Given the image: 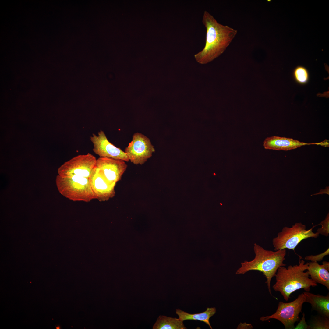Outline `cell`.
<instances>
[{"label":"cell","mask_w":329,"mask_h":329,"mask_svg":"<svg viewBox=\"0 0 329 329\" xmlns=\"http://www.w3.org/2000/svg\"><path fill=\"white\" fill-rule=\"evenodd\" d=\"M325 194H327L328 195H329V187L328 186H327V187H326L325 189H321L320 190V192H319L318 193H316V194H314L311 195V196L312 195H317V194H325Z\"/></svg>","instance_id":"603a6c76"},{"label":"cell","mask_w":329,"mask_h":329,"mask_svg":"<svg viewBox=\"0 0 329 329\" xmlns=\"http://www.w3.org/2000/svg\"><path fill=\"white\" fill-rule=\"evenodd\" d=\"M254 250L255 254L252 260L245 261L241 263V266L236 272L237 274H243L251 270L258 271L262 272L266 277L267 288L272 295L271 290V282L275 277L278 269L285 266L283 263L286 254V249L273 251L266 250L259 245L255 243Z\"/></svg>","instance_id":"3957f363"},{"label":"cell","mask_w":329,"mask_h":329,"mask_svg":"<svg viewBox=\"0 0 329 329\" xmlns=\"http://www.w3.org/2000/svg\"><path fill=\"white\" fill-rule=\"evenodd\" d=\"M55 182L59 193L72 201L89 202L96 199L88 178L77 175L63 177L58 175Z\"/></svg>","instance_id":"277c9868"},{"label":"cell","mask_w":329,"mask_h":329,"mask_svg":"<svg viewBox=\"0 0 329 329\" xmlns=\"http://www.w3.org/2000/svg\"><path fill=\"white\" fill-rule=\"evenodd\" d=\"M95 166L106 179L111 183H116L119 181L127 167L123 160L102 157L97 159Z\"/></svg>","instance_id":"8fae6325"},{"label":"cell","mask_w":329,"mask_h":329,"mask_svg":"<svg viewBox=\"0 0 329 329\" xmlns=\"http://www.w3.org/2000/svg\"><path fill=\"white\" fill-rule=\"evenodd\" d=\"M329 248L324 253L317 255H310L305 257L306 260L311 261V262L320 261L322 260L324 257L329 255Z\"/></svg>","instance_id":"ffe728a7"},{"label":"cell","mask_w":329,"mask_h":329,"mask_svg":"<svg viewBox=\"0 0 329 329\" xmlns=\"http://www.w3.org/2000/svg\"><path fill=\"white\" fill-rule=\"evenodd\" d=\"M307 271L311 279L329 290V263L324 261L322 265L317 262L309 263Z\"/></svg>","instance_id":"4fadbf2b"},{"label":"cell","mask_w":329,"mask_h":329,"mask_svg":"<svg viewBox=\"0 0 329 329\" xmlns=\"http://www.w3.org/2000/svg\"><path fill=\"white\" fill-rule=\"evenodd\" d=\"M216 312L215 307L207 308L205 311L198 313L191 314L184 312L181 310L176 309V313L178 316L179 319L183 321L187 320H193L203 321L207 324L210 328L212 329L209 320Z\"/></svg>","instance_id":"9a60e30c"},{"label":"cell","mask_w":329,"mask_h":329,"mask_svg":"<svg viewBox=\"0 0 329 329\" xmlns=\"http://www.w3.org/2000/svg\"><path fill=\"white\" fill-rule=\"evenodd\" d=\"M316 225L309 229L301 223H296L292 227H285L277 236L273 238L272 243L274 250L288 249L295 251V249L301 241L309 238H317L319 234L313 230Z\"/></svg>","instance_id":"5b68a950"},{"label":"cell","mask_w":329,"mask_h":329,"mask_svg":"<svg viewBox=\"0 0 329 329\" xmlns=\"http://www.w3.org/2000/svg\"><path fill=\"white\" fill-rule=\"evenodd\" d=\"M153 329H185L183 321L179 318L160 315L153 326Z\"/></svg>","instance_id":"2e32d148"},{"label":"cell","mask_w":329,"mask_h":329,"mask_svg":"<svg viewBox=\"0 0 329 329\" xmlns=\"http://www.w3.org/2000/svg\"><path fill=\"white\" fill-rule=\"evenodd\" d=\"M314 144L321 145L322 142L308 143L292 138L274 136L267 138L263 142V145L264 148L267 149L287 151L302 146Z\"/></svg>","instance_id":"7c38bea8"},{"label":"cell","mask_w":329,"mask_h":329,"mask_svg":"<svg viewBox=\"0 0 329 329\" xmlns=\"http://www.w3.org/2000/svg\"><path fill=\"white\" fill-rule=\"evenodd\" d=\"M308 325L309 329H329V317L320 315L313 317Z\"/></svg>","instance_id":"e0dca14e"},{"label":"cell","mask_w":329,"mask_h":329,"mask_svg":"<svg viewBox=\"0 0 329 329\" xmlns=\"http://www.w3.org/2000/svg\"><path fill=\"white\" fill-rule=\"evenodd\" d=\"M237 329H252L253 328V327L251 324H248L246 323H240L238 325Z\"/></svg>","instance_id":"7402d4cb"},{"label":"cell","mask_w":329,"mask_h":329,"mask_svg":"<svg viewBox=\"0 0 329 329\" xmlns=\"http://www.w3.org/2000/svg\"><path fill=\"white\" fill-rule=\"evenodd\" d=\"M90 140L93 145V151L99 157L129 161L126 153L111 143L102 130L99 131L97 135L93 134Z\"/></svg>","instance_id":"9c48e42d"},{"label":"cell","mask_w":329,"mask_h":329,"mask_svg":"<svg viewBox=\"0 0 329 329\" xmlns=\"http://www.w3.org/2000/svg\"><path fill=\"white\" fill-rule=\"evenodd\" d=\"M155 150L149 139L143 134L136 133L126 148L125 152L129 161L136 165H142L151 157Z\"/></svg>","instance_id":"ba28073f"},{"label":"cell","mask_w":329,"mask_h":329,"mask_svg":"<svg viewBox=\"0 0 329 329\" xmlns=\"http://www.w3.org/2000/svg\"><path fill=\"white\" fill-rule=\"evenodd\" d=\"M303 293L306 297V302L311 304L313 310L321 316L329 317V293L326 296H323L309 292L305 291Z\"/></svg>","instance_id":"5bb4252c"},{"label":"cell","mask_w":329,"mask_h":329,"mask_svg":"<svg viewBox=\"0 0 329 329\" xmlns=\"http://www.w3.org/2000/svg\"><path fill=\"white\" fill-rule=\"evenodd\" d=\"M202 21L206 30L205 44L194 57L199 63L205 64L225 51L236 36L237 30L218 23L207 11L204 12Z\"/></svg>","instance_id":"6da1fadb"},{"label":"cell","mask_w":329,"mask_h":329,"mask_svg":"<svg viewBox=\"0 0 329 329\" xmlns=\"http://www.w3.org/2000/svg\"><path fill=\"white\" fill-rule=\"evenodd\" d=\"M309 263L305 264L303 260L300 259L299 264L279 268L275 275L276 282L272 288L275 291L279 292L284 299L288 301L291 294L296 291L304 289L309 292L311 287H315L317 283L309 278L307 271Z\"/></svg>","instance_id":"7a4b0ae2"},{"label":"cell","mask_w":329,"mask_h":329,"mask_svg":"<svg viewBox=\"0 0 329 329\" xmlns=\"http://www.w3.org/2000/svg\"><path fill=\"white\" fill-rule=\"evenodd\" d=\"M293 76L295 81L300 84H306L309 80L308 71L303 66H299L295 67L293 70Z\"/></svg>","instance_id":"ac0fdd59"},{"label":"cell","mask_w":329,"mask_h":329,"mask_svg":"<svg viewBox=\"0 0 329 329\" xmlns=\"http://www.w3.org/2000/svg\"><path fill=\"white\" fill-rule=\"evenodd\" d=\"M300 322L298 323V324L295 327L294 329H309V327L308 324H307L306 322L305 318V314L304 313L303 314L301 320H300Z\"/></svg>","instance_id":"44dd1931"},{"label":"cell","mask_w":329,"mask_h":329,"mask_svg":"<svg viewBox=\"0 0 329 329\" xmlns=\"http://www.w3.org/2000/svg\"><path fill=\"white\" fill-rule=\"evenodd\" d=\"M89 179L96 199L100 202L107 201L115 196L116 183H111L108 181L95 166Z\"/></svg>","instance_id":"30bf717a"},{"label":"cell","mask_w":329,"mask_h":329,"mask_svg":"<svg viewBox=\"0 0 329 329\" xmlns=\"http://www.w3.org/2000/svg\"><path fill=\"white\" fill-rule=\"evenodd\" d=\"M97 159L90 153L76 156L58 168V175L63 177L77 175L89 178L95 167Z\"/></svg>","instance_id":"52a82bcc"},{"label":"cell","mask_w":329,"mask_h":329,"mask_svg":"<svg viewBox=\"0 0 329 329\" xmlns=\"http://www.w3.org/2000/svg\"><path fill=\"white\" fill-rule=\"evenodd\" d=\"M321 227L317 230V232L322 235L327 237L329 235V213L327 215L324 220L320 224Z\"/></svg>","instance_id":"d6986e66"},{"label":"cell","mask_w":329,"mask_h":329,"mask_svg":"<svg viewBox=\"0 0 329 329\" xmlns=\"http://www.w3.org/2000/svg\"><path fill=\"white\" fill-rule=\"evenodd\" d=\"M306 301L305 295L302 293L292 302L285 303L280 301L274 313L270 316H262L260 320L264 321L271 319H276L283 324L285 329H294L295 323L300 320L299 314Z\"/></svg>","instance_id":"8992f818"}]
</instances>
